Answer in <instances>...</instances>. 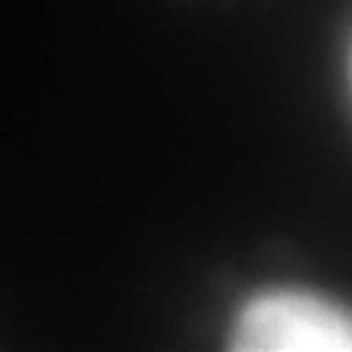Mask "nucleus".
I'll return each mask as SVG.
<instances>
[{
  "label": "nucleus",
  "instance_id": "nucleus-1",
  "mask_svg": "<svg viewBox=\"0 0 352 352\" xmlns=\"http://www.w3.org/2000/svg\"><path fill=\"white\" fill-rule=\"evenodd\" d=\"M239 352H346L352 323L340 303L310 290H267L241 307L232 327Z\"/></svg>",
  "mask_w": 352,
  "mask_h": 352
}]
</instances>
